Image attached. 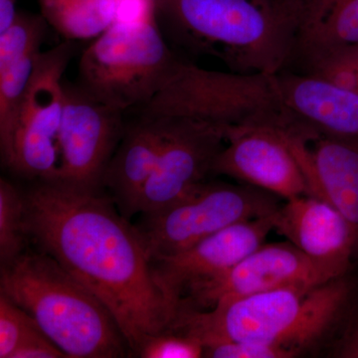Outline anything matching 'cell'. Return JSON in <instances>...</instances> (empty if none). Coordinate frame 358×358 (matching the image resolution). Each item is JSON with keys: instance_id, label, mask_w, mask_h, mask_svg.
<instances>
[{"instance_id": "cell-1", "label": "cell", "mask_w": 358, "mask_h": 358, "mask_svg": "<svg viewBox=\"0 0 358 358\" xmlns=\"http://www.w3.org/2000/svg\"><path fill=\"white\" fill-rule=\"evenodd\" d=\"M29 239L110 310L134 355L173 322L136 226L100 192L39 180L24 194Z\"/></svg>"}, {"instance_id": "cell-2", "label": "cell", "mask_w": 358, "mask_h": 358, "mask_svg": "<svg viewBox=\"0 0 358 358\" xmlns=\"http://www.w3.org/2000/svg\"><path fill=\"white\" fill-rule=\"evenodd\" d=\"M358 305V281L343 275L310 288H285L221 301L209 310L178 308L169 329L202 345L243 341L301 357L336 341Z\"/></svg>"}, {"instance_id": "cell-3", "label": "cell", "mask_w": 358, "mask_h": 358, "mask_svg": "<svg viewBox=\"0 0 358 358\" xmlns=\"http://www.w3.org/2000/svg\"><path fill=\"white\" fill-rule=\"evenodd\" d=\"M173 50L209 55L229 71L274 75L293 60L299 0H152Z\"/></svg>"}, {"instance_id": "cell-4", "label": "cell", "mask_w": 358, "mask_h": 358, "mask_svg": "<svg viewBox=\"0 0 358 358\" xmlns=\"http://www.w3.org/2000/svg\"><path fill=\"white\" fill-rule=\"evenodd\" d=\"M0 289L67 357L117 358L131 352L102 301L43 251H24L1 266Z\"/></svg>"}, {"instance_id": "cell-5", "label": "cell", "mask_w": 358, "mask_h": 358, "mask_svg": "<svg viewBox=\"0 0 358 358\" xmlns=\"http://www.w3.org/2000/svg\"><path fill=\"white\" fill-rule=\"evenodd\" d=\"M182 58L162 34L154 6L117 18L82 53L78 85L90 96L126 113L147 106L173 77Z\"/></svg>"}, {"instance_id": "cell-6", "label": "cell", "mask_w": 358, "mask_h": 358, "mask_svg": "<svg viewBox=\"0 0 358 358\" xmlns=\"http://www.w3.org/2000/svg\"><path fill=\"white\" fill-rule=\"evenodd\" d=\"M140 115L192 117L226 131L264 127L306 138L282 107L273 75L204 69L186 59Z\"/></svg>"}, {"instance_id": "cell-7", "label": "cell", "mask_w": 358, "mask_h": 358, "mask_svg": "<svg viewBox=\"0 0 358 358\" xmlns=\"http://www.w3.org/2000/svg\"><path fill=\"white\" fill-rule=\"evenodd\" d=\"M279 197L239 183L205 182L173 204L147 212L136 226L150 262L176 255L233 224L271 215Z\"/></svg>"}, {"instance_id": "cell-8", "label": "cell", "mask_w": 358, "mask_h": 358, "mask_svg": "<svg viewBox=\"0 0 358 358\" xmlns=\"http://www.w3.org/2000/svg\"><path fill=\"white\" fill-rule=\"evenodd\" d=\"M75 42L42 51L2 162L14 173L42 181L56 180L59 173L58 138L64 112V74Z\"/></svg>"}, {"instance_id": "cell-9", "label": "cell", "mask_w": 358, "mask_h": 358, "mask_svg": "<svg viewBox=\"0 0 358 358\" xmlns=\"http://www.w3.org/2000/svg\"><path fill=\"white\" fill-rule=\"evenodd\" d=\"M124 113L64 82V112L59 131L57 181L100 192L103 176L127 127Z\"/></svg>"}, {"instance_id": "cell-10", "label": "cell", "mask_w": 358, "mask_h": 358, "mask_svg": "<svg viewBox=\"0 0 358 358\" xmlns=\"http://www.w3.org/2000/svg\"><path fill=\"white\" fill-rule=\"evenodd\" d=\"M334 278L289 243H264L234 267L188 289L178 308L209 310L221 301L285 288H310Z\"/></svg>"}, {"instance_id": "cell-11", "label": "cell", "mask_w": 358, "mask_h": 358, "mask_svg": "<svg viewBox=\"0 0 358 358\" xmlns=\"http://www.w3.org/2000/svg\"><path fill=\"white\" fill-rule=\"evenodd\" d=\"M212 174L235 179L288 200L310 194L289 134L264 127L230 129Z\"/></svg>"}, {"instance_id": "cell-12", "label": "cell", "mask_w": 358, "mask_h": 358, "mask_svg": "<svg viewBox=\"0 0 358 358\" xmlns=\"http://www.w3.org/2000/svg\"><path fill=\"white\" fill-rule=\"evenodd\" d=\"M166 143L141 192L138 213L173 204L205 182L226 143V129L192 117H169Z\"/></svg>"}, {"instance_id": "cell-13", "label": "cell", "mask_w": 358, "mask_h": 358, "mask_svg": "<svg viewBox=\"0 0 358 358\" xmlns=\"http://www.w3.org/2000/svg\"><path fill=\"white\" fill-rule=\"evenodd\" d=\"M274 213L233 224L176 255L152 261L155 282L174 310L188 289L223 274L265 243L274 231Z\"/></svg>"}, {"instance_id": "cell-14", "label": "cell", "mask_w": 358, "mask_h": 358, "mask_svg": "<svg viewBox=\"0 0 358 358\" xmlns=\"http://www.w3.org/2000/svg\"><path fill=\"white\" fill-rule=\"evenodd\" d=\"M274 231L331 277L350 274L357 261L350 226L326 200L307 194L285 200L273 215Z\"/></svg>"}, {"instance_id": "cell-15", "label": "cell", "mask_w": 358, "mask_h": 358, "mask_svg": "<svg viewBox=\"0 0 358 358\" xmlns=\"http://www.w3.org/2000/svg\"><path fill=\"white\" fill-rule=\"evenodd\" d=\"M282 106L308 138H358V93L305 72L273 75Z\"/></svg>"}, {"instance_id": "cell-16", "label": "cell", "mask_w": 358, "mask_h": 358, "mask_svg": "<svg viewBox=\"0 0 358 358\" xmlns=\"http://www.w3.org/2000/svg\"><path fill=\"white\" fill-rule=\"evenodd\" d=\"M310 189L345 219L355 238L358 262V138H292Z\"/></svg>"}, {"instance_id": "cell-17", "label": "cell", "mask_w": 358, "mask_h": 358, "mask_svg": "<svg viewBox=\"0 0 358 358\" xmlns=\"http://www.w3.org/2000/svg\"><path fill=\"white\" fill-rule=\"evenodd\" d=\"M171 126L169 117H143L127 127L103 176L122 213H138L143 188L154 173Z\"/></svg>"}, {"instance_id": "cell-18", "label": "cell", "mask_w": 358, "mask_h": 358, "mask_svg": "<svg viewBox=\"0 0 358 358\" xmlns=\"http://www.w3.org/2000/svg\"><path fill=\"white\" fill-rule=\"evenodd\" d=\"M358 45V0H303L294 60Z\"/></svg>"}, {"instance_id": "cell-19", "label": "cell", "mask_w": 358, "mask_h": 358, "mask_svg": "<svg viewBox=\"0 0 358 358\" xmlns=\"http://www.w3.org/2000/svg\"><path fill=\"white\" fill-rule=\"evenodd\" d=\"M47 24L68 41L95 39L119 15L121 0H36Z\"/></svg>"}, {"instance_id": "cell-20", "label": "cell", "mask_w": 358, "mask_h": 358, "mask_svg": "<svg viewBox=\"0 0 358 358\" xmlns=\"http://www.w3.org/2000/svg\"><path fill=\"white\" fill-rule=\"evenodd\" d=\"M41 50L30 52L0 67V148L1 155L9 147L21 103Z\"/></svg>"}, {"instance_id": "cell-21", "label": "cell", "mask_w": 358, "mask_h": 358, "mask_svg": "<svg viewBox=\"0 0 358 358\" xmlns=\"http://www.w3.org/2000/svg\"><path fill=\"white\" fill-rule=\"evenodd\" d=\"M26 202L22 194L6 179L0 180V261L7 265L25 251Z\"/></svg>"}, {"instance_id": "cell-22", "label": "cell", "mask_w": 358, "mask_h": 358, "mask_svg": "<svg viewBox=\"0 0 358 358\" xmlns=\"http://www.w3.org/2000/svg\"><path fill=\"white\" fill-rule=\"evenodd\" d=\"M48 26L40 13H18L10 27L0 33V67L41 50Z\"/></svg>"}, {"instance_id": "cell-23", "label": "cell", "mask_w": 358, "mask_h": 358, "mask_svg": "<svg viewBox=\"0 0 358 358\" xmlns=\"http://www.w3.org/2000/svg\"><path fill=\"white\" fill-rule=\"evenodd\" d=\"M43 334L29 313L0 294V358H11L23 343Z\"/></svg>"}, {"instance_id": "cell-24", "label": "cell", "mask_w": 358, "mask_h": 358, "mask_svg": "<svg viewBox=\"0 0 358 358\" xmlns=\"http://www.w3.org/2000/svg\"><path fill=\"white\" fill-rule=\"evenodd\" d=\"M138 355L143 358H199L203 357V345L187 334L166 329L148 339Z\"/></svg>"}, {"instance_id": "cell-25", "label": "cell", "mask_w": 358, "mask_h": 358, "mask_svg": "<svg viewBox=\"0 0 358 358\" xmlns=\"http://www.w3.org/2000/svg\"><path fill=\"white\" fill-rule=\"evenodd\" d=\"M317 74L358 93V45L329 52Z\"/></svg>"}, {"instance_id": "cell-26", "label": "cell", "mask_w": 358, "mask_h": 358, "mask_svg": "<svg viewBox=\"0 0 358 358\" xmlns=\"http://www.w3.org/2000/svg\"><path fill=\"white\" fill-rule=\"evenodd\" d=\"M207 358H284L281 352L270 345L243 341H223L203 346Z\"/></svg>"}, {"instance_id": "cell-27", "label": "cell", "mask_w": 358, "mask_h": 358, "mask_svg": "<svg viewBox=\"0 0 358 358\" xmlns=\"http://www.w3.org/2000/svg\"><path fill=\"white\" fill-rule=\"evenodd\" d=\"M331 355L339 358H358V305L338 338Z\"/></svg>"}, {"instance_id": "cell-28", "label": "cell", "mask_w": 358, "mask_h": 358, "mask_svg": "<svg viewBox=\"0 0 358 358\" xmlns=\"http://www.w3.org/2000/svg\"><path fill=\"white\" fill-rule=\"evenodd\" d=\"M59 357H67L45 334L26 341L11 357V358Z\"/></svg>"}, {"instance_id": "cell-29", "label": "cell", "mask_w": 358, "mask_h": 358, "mask_svg": "<svg viewBox=\"0 0 358 358\" xmlns=\"http://www.w3.org/2000/svg\"><path fill=\"white\" fill-rule=\"evenodd\" d=\"M17 2L18 0H0V33L6 31L15 20Z\"/></svg>"}]
</instances>
